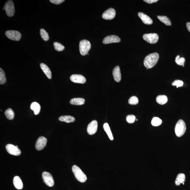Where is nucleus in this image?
<instances>
[{
    "mask_svg": "<svg viewBox=\"0 0 190 190\" xmlns=\"http://www.w3.org/2000/svg\"><path fill=\"white\" fill-rule=\"evenodd\" d=\"M138 14L139 17L142 20L144 24L147 25H151L153 24V21L149 16L141 12H138Z\"/></svg>",
    "mask_w": 190,
    "mask_h": 190,
    "instance_id": "2eb2a0df",
    "label": "nucleus"
},
{
    "mask_svg": "<svg viewBox=\"0 0 190 190\" xmlns=\"http://www.w3.org/2000/svg\"><path fill=\"white\" fill-rule=\"evenodd\" d=\"M40 67L42 70L45 75L49 79H51L52 77V74L51 72L48 67L46 64L43 63H41L40 64Z\"/></svg>",
    "mask_w": 190,
    "mask_h": 190,
    "instance_id": "a211bd4d",
    "label": "nucleus"
},
{
    "mask_svg": "<svg viewBox=\"0 0 190 190\" xmlns=\"http://www.w3.org/2000/svg\"><path fill=\"white\" fill-rule=\"evenodd\" d=\"M6 151L10 154L14 156H19L21 155V152L19 148L12 144H7L6 146Z\"/></svg>",
    "mask_w": 190,
    "mask_h": 190,
    "instance_id": "1a4fd4ad",
    "label": "nucleus"
},
{
    "mask_svg": "<svg viewBox=\"0 0 190 190\" xmlns=\"http://www.w3.org/2000/svg\"><path fill=\"white\" fill-rule=\"evenodd\" d=\"M72 170L77 181L82 183L86 181L87 180V177L78 166L76 165L73 166L72 168Z\"/></svg>",
    "mask_w": 190,
    "mask_h": 190,
    "instance_id": "f03ea898",
    "label": "nucleus"
},
{
    "mask_svg": "<svg viewBox=\"0 0 190 190\" xmlns=\"http://www.w3.org/2000/svg\"><path fill=\"white\" fill-rule=\"evenodd\" d=\"M85 102V99L82 98H73L70 101V104L75 105H81L84 104Z\"/></svg>",
    "mask_w": 190,
    "mask_h": 190,
    "instance_id": "4be33fe9",
    "label": "nucleus"
},
{
    "mask_svg": "<svg viewBox=\"0 0 190 190\" xmlns=\"http://www.w3.org/2000/svg\"><path fill=\"white\" fill-rule=\"evenodd\" d=\"M143 39L145 41L151 44H155L158 42L159 37L156 33L145 34L143 36Z\"/></svg>",
    "mask_w": 190,
    "mask_h": 190,
    "instance_id": "0eeeda50",
    "label": "nucleus"
},
{
    "mask_svg": "<svg viewBox=\"0 0 190 190\" xmlns=\"http://www.w3.org/2000/svg\"><path fill=\"white\" fill-rule=\"evenodd\" d=\"M5 115L6 118L9 120H12L14 118V113L11 108H9L5 112Z\"/></svg>",
    "mask_w": 190,
    "mask_h": 190,
    "instance_id": "a878e982",
    "label": "nucleus"
},
{
    "mask_svg": "<svg viewBox=\"0 0 190 190\" xmlns=\"http://www.w3.org/2000/svg\"><path fill=\"white\" fill-rule=\"evenodd\" d=\"M30 108L34 111L35 115H37L40 113L41 110V106L37 102H34L32 103L30 106Z\"/></svg>",
    "mask_w": 190,
    "mask_h": 190,
    "instance_id": "412c9836",
    "label": "nucleus"
},
{
    "mask_svg": "<svg viewBox=\"0 0 190 190\" xmlns=\"http://www.w3.org/2000/svg\"><path fill=\"white\" fill-rule=\"evenodd\" d=\"M6 82V78L5 72L1 68H0V84L1 85L4 84Z\"/></svg>",
    "mask_w": 190,
    "mask_h": 190,
    "instance_id": "cd10ccee",
    "label": "nucleus"
},
{
    "mask_svg": "<svg viewBox=\"0 0 190 190\" xmlns=\"http://www.w3.org/2000/svg\"><path fill=\"white\" fill-rule=\"evenodd\" d=\"M113 75L114 80L117 82H120L121 80V74L120 68L119 66H117L114 68L113 71Z\"/></svg>",
    "mask_w": 190,
    "mask_h": 190,
    "instance_id": "dca6fc26",
    "label": "nucleus"
},
{
    "mask_svg": "<svg viewBox=\"0 0 190 190\" xmlns=\"http://www.w3.org/2000/svg\"><path fill=\"white\" fill-rule=\"evenodd\" d=\"M159 59V55L157 52L152 53L148 55L145 58L144 64L146 68H153L157 64Z\"/></svg>",
    "mask_w": 190,
    "mask_h": 190,
    "instance_id": "f257e3e1",
    "label": "nucleus"
},
{
    "mask_svg": "<svg viewBox=\"0 0 190 190\" xmlns=\"http://www.w3.org/2000/svg\"><path fill=\"white\" fill-rule=\"evenodd\" d=\"M175 61L177 65L184 67L185 59L184 57H180V56L178 55L176 57Z\"/></svg>",
    "mask_w": 190,
    "mask_h": 190,
    "instance_id": "c756f323",
    "label": "nucleus"
},
{
    "mask_svg": "<svg viewBox=\"0 0 190 190\" xmlns=\"http://www.w3.org/2000/svg\"><path fill=\"white\" fill-rule=\"evenodd\" d=\"M40 35L42 39L45 41H47L49 39L48 34L44 29H41Z\"/></svg>",
    "mask_w": 190,
    "mask_h": 190,
    "instance_id": "c85d7f7f",
    "label": "nucleus"
},
{
    "mask_svg": "<svg viewBox=\"0 0 190 190\" xmlns=\"http://www.w3.org/2000/svg\"><path fill=\"white\" fill-rule=\"evenodd\" d=\"M162 123L161 119L158 117H153L152 119L151 123L152 125L154 126H158L161 125Z\"/></svg>",
    "mask_w": 190,
    "mask_h": 190,
    "instance_id": "bb28decb",
    "label": "nucleus"
},
{
    "mask_svg": "<svg viewBox=\"0 0 190 190\" xmlns=\"http://www.w3.org/2000/svg\"><path fill=\"white\" fill-rule=\"evenodd\" d=\"M186 26L189 31L190 32V23L187 22L186 24Z\"/></svg>",
    "mask_w": 190,
    "mask_h": 190,
    "instance_id": "e433bc0d",
    "label": "nucleus"
},
{
    "mask_svg": "<svg viewBox=\"0 0 190 190\" xmlns=\"http://www.w3.org/2000/svg\"><path fill=\"white\" fill-rule=\"evenodd\" d=\"M128 103L130 105H136L138 104V99L136 97H132L128 100Z\"/></svg>",
    "mask_w": 190,
    "mask_h": 190,
    "instance_id": "2f4dec72",
    "label": "nucleus"
},
{
    "mask_svg": "<svg viewBox=\"0 0 190 190\" xmlns=\"http://www.w3.org/2000/svg\"><path fill=\"white\" fill-rule=\"evenodd\" d=\"M172 85L173 86H176L177 88H178L183 86L184 82L182 81L175 80L172 83Z\"/></svg>",
    "mask_w": 190,
    "mask_h": 190,
    "instance_id": "72a5a7b5",
    "label": "nucleus"
},
{
    "mask_svg": "<svg viewBox=\"0 0 190 190\" xmlns=\"http://www.w3.org/2000/svg\"><path fill=\"white\" fill-rule=\"evenodd\" d=\"M47 143V139L45 137L41 136L39 137L36 143V149L37 151H41L46 146Z\"/></svg>",
    "mask_w": 190,
    "mask_h": 190,
    "instance_id": "9d476101",
    "label": "nucleus"
},
{
    "mask_svg": "<svg viewBox=\"0 0 190 190\" xmlns=\"http://www.w3.org/2000/svg\"><path fill=\"white\" fill-rule=\"evenodd\" d=\"M13 184L16 189L20 190L23 189V184L22 181L19 176H16L14 177Z\"/></svg>",
    "mask_w": 190,
    "mask_h": 190,
    "instance_id": "f3484780",
    "label": "nucleus"
},
{
    "mask_svg": "<svg viewBox=\"0 0 190 190\" xmlns=\"http://www.w3.org/2000/svg\"><path fill=\"white\" fill-rule=\"evenodd\" d=\"M42 177L45 184L49 187H52L54 184L53 177L51 174L45 171L42 174Z\"/></svg>",
    "mask_w": 190,
    "mask_h": 190,
    "instance_id": "6e6552de",
    "label": "nucleus"
},
{
    "mask_svg": "<svg viewBox=\"0 0 190 190\" xmlns=\"http://www.w3.org/2000/svg\"><path fill=\"white\" fill-rule=\"evenodd\" d=\"M186 176L185 174L183 173H180L177 175L175 184L176 186H179L181 184H183L185 182Z\"/></svg>",
    "mask_w": 190,
    "mask_h": 190,
    "instance_id": "6ab92c4d",
    "label": "nucleus"
},
{
    "mask_svg": "<svg viewBox=\"0 0 190 190\" xmlns=\"http://www.w3.org/2000/svg\"><path fill=\"white\" fill-rule=\"evenodd\" d=\"M136 120V117L133 115H128L126 117V120L127 122L128 123H133L135 122Z\"/></svg>",
    "mask_w": 190,
    "mask_h": 190,
    "instance_id": "473e14b6",
    "label": "nucleus"
},
{
    "mask_svg": "<svg viewBox=\"0 0 190 190\" xmlns=\"http://www.w3.org/2000/svg\"><path fill=\"white\" fill-rule=\"evenodd\" d=\"M103 128H104L105 131L107 134L110 140L113 141L114 139L113 137L111 129H110L109 125L107 123H105L103 125Z\"/></svg>",
    "mask_w": 190,
    "mask_h": 190,
    "instance_id": "5701e85b",
    "label": "nucleus"
},
{
    "mask_svg": "<svg viewBox=\"0 0 190 190\" xmlns=\"http://www.w3.org/2000/svg\"><path fill=\"white\" fill-rule=\"evenodd\" d=\"M65 1L64 0H50L51 3L55 4H60Z\"/></svg>",
    "mask_w": 190,
    "mask_h": 190,
    "instance_id": "f704fd0d",
    "label": "nucleus"
},
{
    "mask_svg": "<svg viewBox=\"0 0 190 190\" xmlns=\"http://www.w3.org/2000/svg\"><path fill=\"white\" fill-rule=\"evenodd\" d=\"M59 119L61 122H64L67 123L73 122L75 121V118L70 115L61 116L59 118Z\"/></svg>",
    "mask_w": 190,
    "mask_h": 190,
    "instance_id": "aec40b11",
    "label": "nucleus"
},
{
    "mask_svg": "<svg viewBox=\"0 0 190 190\" xmlns=\"http://www.w3.org/2000/svg\"><path fill=\"white\" fill-rule=\"evenodd\" d=\"M91 48V44L89 41L86 39L83 40L80 42L79 50L81 55H86Z\"/></svg>",
    "mask_w": 190,
    "mask_h": 190,
    "instance_id": "20e7f679",
    "label": "nucleus"
},
{
    "mask_svg": "<svg viewBox=\"0 0 190 190\" xmlns=\"http://www.w3.org/2000/svg\"><path fill=\"white\" fill-rule=\"evenodd\" d=\"M53 45L54 48L57 51H62L64 49L65 47L60 43L55 42L54 43Z\"/></svg>",
    "mask_w": 190,
    "mask_h": 190,
    "instance_id": "7c9ffc66",
    "label": "nucleus"
},
{
    "mask_svg": "<svg viewBox=\"0 0 190 190\" xmlns=\"http://www.w3.org/2000/svg\"><path fill=\"white\" fill-rule=\"evenodd\" d=\"M116 14L115 10L113 8H110L105 11L102 15L103 19L106 20H111L115 17Z\"/></svg>",
    "mask_w": 190,
    "mask_h": 190,
    "instance_id": "ddd939ff",
    "label": "nucleus"
},
{
    "mask_svg": "<svg viewBox=\"0 0 190 190\" xmlns=\"http://www.w3.org/2000/svg\"><path fill=\"white\" fill-rule=\"evenodd\" d=\"M98 124L96 120L92 121L88 125L87 132L89 135H92L96 133L98 129Z\"/></svg>",
    "mask_w": 190,
    "mask_h": 190,
    "instance_id": "9b49d317",
    "label": "nucleus"
},
{
    "mask_svg": "<svg viewBox=\"0 0 190 190\" xmlns=\"http://www.w3.org/2000/svg\"><path fill=\"white\" fill-rule=\"evenodd\" d=\"M186 130V127L184 121L180 119L177 123L175 125V131L176 136L181 137L185 133Z\"/></svg>",
    "mask_w": 190,
    "mask_h": 190,
    "instance_id": "7ed1b4c3",
    "label": "nucleus"
},
{
    "mask_svg": "<svg viewBox=\"0 0 190 190\" xmlns=\"http://www.w3.org/2000/svg\"><path fill=\"white\" fill-rule=\"evenodd\" d=\"M70 80L73 82L83 84L86 82V79L84 76L79 75H73L70 77Z\"/></svg>",
    "mask_w": 190,
    "mask_h": 190,
    "instance_id": "4468645a",
    "label": "nucleus"
},
{
    "mask_svg": "<svg viewBox=\"0 0 190 190\" xmlns=\"http://www.w3.org/2000/svg\"><path fill=\"white\" fill-rule=\"evenodd\" d=\"M121 41L120 38L115 35L107 36L103 39V42L104 44H110L113 43H118Z\"/></svg>",
    "mask_w": 190,
    "mask_h": 190,
    "instance_id": "f8f14e48",
    "label": "nucleus"
},
{
    "mask_svg": "<svg viewBox=\"0 0 190 190\" xmlns=\"http://www.w3.org/2000/svg\"><path fill=\"white\" fill-rule=\"evenodd\" d=\"M157 18L160 21L168 26H171V21L166 16H157Z\"/></svg>",
    "mask_w": 190,
    "mask_h": 190,
    "instance_id": "393cba45",
    "label": "nucleus"
},
{
    "mask_svg": "<svg viewBox=\"0 0 190 190\" xmlns=\"http://www.w3.org/2000/svg\"><path fill=\"white\" fill-rule=\"evenodd\" d=\"M156 100L157 102L159 104L164 105L167 102V97L165 95H159L157 97Z\"/></svg>",
    "mask_w": 190,
    "mask_h": 190,
    "instance_id": "b1692460",
    "label": "nucleus"
},
{
    "mask_svg": "<svg viewBox=\"0 0 190 190\" xmlns=\"http://www.w3.org/2000/svg\"><path fill=\"white\" fill-rule=\"evenodd\" d=\"M5 34L9 39L16 41H19L22 37L20 32L16 30L7 31Z\"/></svg>",
    "mask_w": 190,
    "mask_h": 190,
    "instance_id": "423d86ee",
    "label": "nucleus"
},
{
    "mask_svg": "<svg viewBox=\"0 0 190 190\" xmlns=\"http://www.w3.org/2000/svg\"><path fill=\"white\" fill-rule=\"evenodd\" d=\"M144 1L148 3L151 4L153 3L157 2V1H158V0H144Z\"/></svg>",
    "mask_w": 190,
    "mask_h": 190,
    "instance_id": "c9c22d12",
    "label": "nucleus"
},
{
    "mask_svg": "<svg viewBox=\"0 0 190 190\" xmlns=\"http://www.w3.org/2000/svg\"><path fill=\"white\" fill-rule=\"evenodd\" d=\"M4 8L7 15L9 17H12L14 15L15 9L13 1H12L9 0L7 1L5 4Z\"/></svg>",
    "mask_w": 190,
    "mask_h": 190,
    "instance_id": "39448f33",
    "label": "nucleus"
}]
</instances>
